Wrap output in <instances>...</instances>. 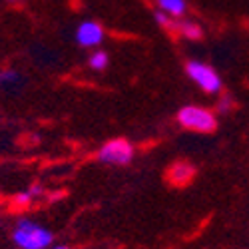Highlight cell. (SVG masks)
I'll use <instances>...</instances> for the list:
<instances>
[{"label":"cell","mask_w":249,"mask_h":249,"mask_svg":"<svg viewBox=\"0 0 249 249\" xmlns=\"http://www.w3.org/2000/svg\"><path fill=\"white\" fill-rule=\"evenodd\" d=\"M154 18H156V22L161 26V28H168V30H176L178 28V20L170 14H165L161 10H156L154 12Z\"/></svg>","instance_id":"cell-10"},{"label":"cell","mask_w":249,"mask_h":249,"mask_svg":"<svg viewBox=\"0 0 249 249\" xmlns=\"http://www.w3.org/2000/svg\"><path fill=\"white\" fill-rule=\"evenodd\" d=\"M185 74L190 76V80L194 82L196 86H199L205 94H217L221 92V86L223 82L219 78V74L205 62H199V60H190L185 64Z\"/></svg>","instance_id":"cell-3"},{"label":"cell","mask_w":249,"mask_h":249,"mask_svg":"<svg viewBox=\"0 0 249 249\" xmlns=\"http://www.w3.org/2000/svg\"><path fill=\"white\" fill-rule=\"evenodd\" d=\"M108 64H110V56H108V52H104V50H96V52H92L90 58H88V66H90L92 70H96V72L106 70Z\"/></svg>","instance_id":"cell-9"},{"label":"cell","mask_w":249,"mask_h":249,"mask_svg":"<svg viewBox=\"0 0 249 249\" xmlns=\"http://www.w3.org/2000/svg\"><path fill=\"white\" fill-rule=\"evenodd\" d=\"M230 110H231V98L223 96V98L217 102V112H219V114H227Z\"/></svg>","instance_id":"cell-12"},{"label":"cell","mask_w":249,"mask_h":249,"mask_svg":"<svg viewBox=\"0 0 249 249\" xmlns=\"http://www.w3.org/2000/svg\"><path fill=\"white\" fill-rule=\"evenodd\" d=\"M98 160L108 165H128L134 160V146L124 138L110 140L100 148Z\"/></svg>","instance_id":"cell-4"},{"label":"cell","mask_w":249,"mask_h":249,"mask_svg":"<svg viewBox=\"0 0 249 249\" xmlns=\"http://www.w3.org/2000/svg\"><path fill=\"white\" fill-rule=\"evenodd\" d=\"M8 2H12V4H14V2H18V0H8Z\"/></svg>","instance_id":"cell-15"},{"label":"cell","mask_w":249,"mask_h":249,"mask_svg":"<svg viewBox=\"0 0 249 249\" xmlns=\"http://www.w3.org/2000/svg\"><path fill=\"white\" fill-rule=\"evenodd\" d=\"M12 239L20 249H48L54 241V233L32 219H20L14 225Z\"/></svg>","instance_id":"cell-1"},{"label":"cell","mask_w":249,"mask_h":249,"mask_svg":"<svg viewBox=\"0 0 249 249\" xmlns=\"http://www.w3.org/2000/svg\"><path fill=\"white\" fill-rule=\"evenodd\" d=\"M18 80H20L18 72H14V70H0V86L14 84V82H18Z\"/></svg>","instance_id":"cell-11"},{"label":"cell","mask_w":249,"mask_h":249,"mask_svg":"<svg viewBox=\"0 0 249 249\" xmlns=\"http://www.w3.org/2000/svg\"><path fill=\"white\" fill-rule=\"evenodd\" d=\"M104 38H106V32L94 20H86L76 28V42L82 48H96L104 42Z\"/></svg>","instance_id":"cell-5"},{"label":"cell","mask_w":249,"mask_h":249,"mask_svg":"<svg viewBox=\"0 0 249 249\" xmlns=\"http://www.w3.org/2000/svg\"><path fill=\"white\" fill-rule=\"evenodd\" d=\"M32 199H34V197L30 196V192H24V194H18V196H16V201H18V203H24V205L30 203Z\"/></svg>","instance_id":"cell-13"},{"label":"cell","mask_w":249,"mask_h":249,"mask_svg":"<svg viewBox=\"0 0 249 249\" xmlns=\"http://www.w3.org/2000/svg\"><path fill=\"white\" fill-rule=\"evenodd\" d=\"M194 176H196L194 165L185 163V161L174 163L172 170H170V174H168V178H170V181H172L174 185H185V183H190V181L194 179Z\"/></svg>","instance_id":"cell-6"},{"label":"cell","mask_w":249,"mask_h":249,"mask_svg":"<svg viewBox=\"0 0 249 249\" xmlns=\"http://www.w3.org/2000/svg\"><path fill=\"white\" fill-rule=\"evenodd\" d=\"M183 38L188 40H199L201 38V28L197 26V22H190V20H183V22H178V28H176Z\"/></svg>","instance_id":"cell-8"},{"label":"cell","mask_w":249,"mask_h":249,"mask_svg":"<svg viewBox=\"0 0 249 249\" xmlns=\"http://www.w3.org/2000/svg\"><path fill=\"white\" fill-rule=\"evenodd\" d=\"M52 249H70L68 245H56V247H52Z\"/></svg>","instance_id":"cell-14"},{"label":"cell","mask_w":249,"mask_h":249,"mask_svg":"<svg viewBox=\"0 0 249 249\" xmlns=\"http://www.w3.org/2000/svg\"><path fill=\"white\" fill-rule=\"evenodd\" d=\"M158 4V10L170 14L174 18H179L185 14V10H188V2L185 0H156Z\"/></svg>","instance_id":"cell-7"},{"label":"cell","mask_w":249,"mask_h":249,"mask_svg":"<svg viewBox=\"0 0 249 249\" xmlns=\"http://www.w3.org/2000/svg\"><path fill=\"white\" fill-rule=\"evenodd\" d=\"M178 122L183 128L201 132V134H210L217 128L215 114L207 108H201V106H183L178 112Z\"/></svg>","instance_id":"cell-2"}]
</instances>
